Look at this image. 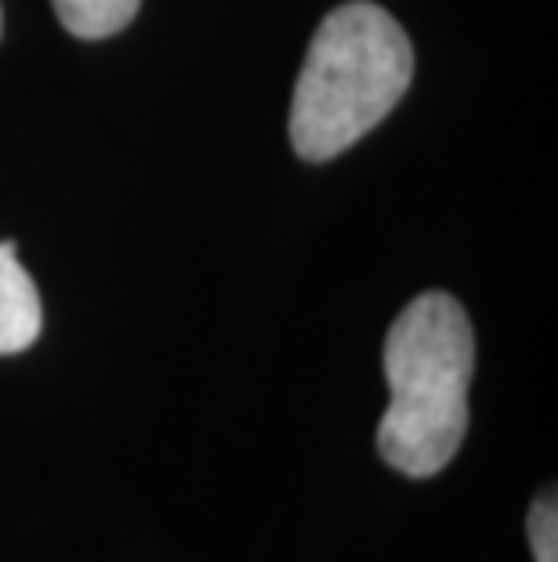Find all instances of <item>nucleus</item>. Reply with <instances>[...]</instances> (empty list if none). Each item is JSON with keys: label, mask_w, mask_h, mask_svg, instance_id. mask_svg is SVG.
Returning <instances> with one entry per match:
<instances>
[{"label": "nucleus", "mask_w": 558, "mask_h": 562, "mask_svg": "<svg viewBox=\"0 0 558 562\" xmlns=\"http://www.w3.org/2000/svg\"><path fill=\"white\" fill-rule=\"evenodd\" d=\"M475 334L457 297L429 291L402 308L385 338L391 403L377 425V450L410 480L439 475L468 432Z\"/></svg>", "instance_id": "1"}, {"label": "nucleus", "mask_w": 558, "mask_h": 562, "mask_svg": "<svg viewBox=\"0 0 558 562\" xmlns=\"http://www.w3.org/2000/svg\"><path fill=\"white\" fill-rule=\"evenodd\" d=\"M413 80L402 26L371 0L330 11L308 44L291 102V142L301 160L341 157L385 121Z\"/></svg>", "instance_id": "2"}, {"label": "nucleus", "mask_w": 558, "mask_h": 562, "mask_svg": "<svg viewBox=\"0 0 558 562\" xmlns=\"http://www.w3.org/2000/svg\"><path fill=\"white\" fill-rule=\"evenodd\" d=\"M44 308L37 283L15 255V244L0 240V356L26 352L41 338Z\"/></svg>", "instance_id": "3"}, {"label": "nucleus", "mask_w": 558, "mask_h": 562, "mask_svg": "<svg viewBox=\"0 0 558 562\" xmlns=\"http://www.w3.org/2000/svg\"><path fill=\"white\" fill-rule=\"evenodd\" d=\"M62 26L80 41H102L130 26L141 0H52Z\"/></svg>", "instance_id": "4"}, {"label": "nucleus", "mask_w": 558, "mask_h": 562, "mask_svg": "<svg viewBox=\"0 0 558 562\" xmlns=\"http://www.w3.org/2000/svg\"><path fill=\"white\" fill-rule=\"evenodd\" d=\"M529 548L537 562H558V505H555V490L540 494L533 501L529 519H526Z\"/></svg>", "instance_id": "5"}]
</instances>
